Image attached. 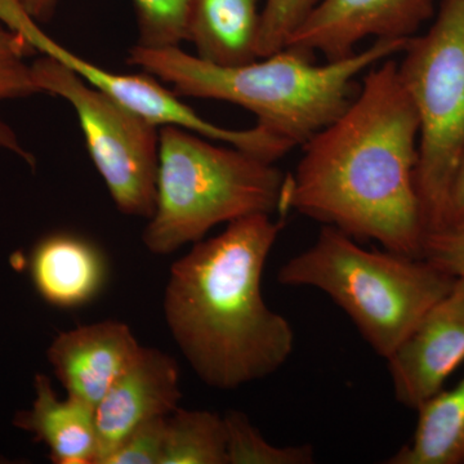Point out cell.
<instances>
[{"label": "cell", "mask_w": 464, "mask_h": 464, "mask_svg": "<svg viewBox=\"0 0 464 464\" xmlns=\"http://www.w3.org/2000/svg\"><path fill=\"white\" fill-rule=\"evenodd\" d=\"M32 66L42 93L74 109L92 161L119 212L149 219L157 204L160 128L53 58L41 54Z\"/></svg>", "instance_id": "obj_7"}, {"label": "cell", "mask_w": 464, "mask_h": 464, "mask_svg": "<svg viewBox=\"0 0 464 464\" xmlns=\"http://www.w3.org/2000/svg\"><path fill=\"white\" fill-rule=\"evenodd\" d=\"M179 366L158 348L142 347L96 406V464H102L137 426L167 417L181 400Z\"/></svg>", "instance_id": "obj_11"}, {"label": "cell", "mask_w": 464, "mask_h": 464, "mask_svg": "<svg viewBox=\"0 0 464 464\" xmlns=\"http://www.w3.org/2000/svg\"><path fill=\"white\" fill-rule=\"evenodd\" d=\"M401 54L399 76L420 118L415 182L430 234L442 227L464 155V0H441L432 25Z\"/></svg>", "instance_id": "obj_6"}, {"label": "cell", "mask_w": 464, "mask_h": 464, "mask_svg": "<svg viewBox=\"0 0 464 464\" xmlns=\"http://www.w3.org/2000/svg\"><path fill=\"white\" fill-rule=\"evenodd\" d=\"M450 227H464V155L449 190L441 228Z\"/></svg>", "instance_id": "obj_24"}, {"label": "cell", "mask_w": 464, "mask_h": 464, "mask_svg": "<svg viewBox=\"0 0 464 464\" xmlns=\"http://www.w3.org/2000/svg\"><path fill=\"white\" fill-rule=\"evenodd\" d=\"M35 53L32 44L21 34L0 23V103L42 93L34 79L32 63H27V57ZM0 150L16 155L29 166H35V158L3 118L2 112Z\"/></svg>", "instance_id": "obj_18"}, {"label": "cell", "mask_w": 464, "mask_h": 464, "mask_svg": "<svg viewBox=\"0 0 464 464\" xmlns=\"http://www.w3.org/2000/svg\"><path fill=\"white\" fill-rule=\"evenodd\" d=\"M32 409L18 411L14 424L47 445L57 464H96V409L82 400L58 399L51 380L36 374Z\"/></svg>", "instance_id": "obj_14"}, {"label": "cell", "mask_w": 464, "mask_h": 464, "mask_svg": "<svg viewBox=\"0 0 464 464\" xmlns=\"http://www.w3.org/2000/svg\"><path fill=\"white\" fill-rule=\"evenodd\" d=\"M422 258L454 279L464 280V227L441 228L427 234Z\"/></svg>", "instance_id": "obj_23"}, {"label": "cell", "mask_w": 464, "mask_h": 464, "mask_svg": "<svg viewBox=\"0 0 464 464\" xmlns=\"http://www.w3.org/2000/svg\"><path fill=\"white\" fill-rule=\"evenodd\" d=\"M285 174L235 146L177 125L159 130L157 204L142 234L150 253L168 256L213 227L279 212Z\"/></svg>", "instance_id": "obj_4"}, {"label": "cell", "mask_w": 464, "mask_h": 464, "mask_svg": "<svg viewBox=\"0 0 464 464\" xmlns=\"http://www.w3.org/2000/svg\"><path fill=\"white\" fill-rule=\"evenodd\" d=\"M285 221L235 219L174 262L164 317L192 371L212 389L235 390L276 373L292 355L295 332L262 295V275Z\"/></svg>", "instance_id": "obj_2"}, {"label": "cell", "mask_w": 464, "mask_h": 464, "mask_svg": "<svg viewBox=\"0 0 464 464\" xmlns=\"http://www.w3.org/2000/svg\"><path fill=\"white\" fill-rule=\"evenodd\" d=\"M420 118L387 58L366 72L362 87L335 121L304 145L286 174L279 215L297 212L353 239L422 258L427 230L415 170Z\"/></svg>", "instance_id": "obj_1"}, {"label": "cell", "mask_w": 464, "mask_h": 464, "mask_svg": "<svg viewBox=\"0 0 464 464\" xmlns=\"http://www.w3.org/2000/svg\"><path fill=\"white\" fill-rule=\"evenodd\" d=\"M408 41H374L324 65L314 63V54L290 47L244 65L217 66L181 47L136 44L127 61L172 85L179 97L224 101L248 110L258 125L295 148L347 109L357 76L401 53Z\"/></svg>", "instance_id": "obj_3"}, {"label": "cell", "mask_w": 464, "mask_h": 464, "mask_svg": "<svg viewBox=\"0 0 464 464\" xmlns=\"http://www.w3.org/2000/svg\"><path fill=\"white\" fill-rule=\"evenodd\" d=\"M166 418H152L137 426L119 442L102 464H161Z\"/></svg>", "instance_id": "obj_22"}, {"label": "cell", "mask_w": 464, "mask_h": 464, "mask_svg": "<svg viewBox=\"0 0 464 464\" xmlns=\"http://www.w3.org/2000/svg\"><path fill=\"white\" fill-rule=\"evenodd\" d=\"M139 25L137 44L179 47L188 39L191 0H133Z\"/></svg>", "instance_id": "obj_20"}, {"label": "cell", "mask_w": 464, "mask_h": 464, "mask_svg": "<svg viewBox=\"0 0 464 464\" xmlns=\"http://www.w3.org/2000/svg\"><path fill=\"white\" fill-rule=\"evenodd\" d=\"M0 23L21 34L36 53L63 63L81 76L85 83L108 94L116 102L148 119L159 128L177 125L273 163L295 149L288 141L258 124L249 130H231L213 124L188 108L179 100V94L167 90L158 78L149 72L119 74L78 56L51 38L39 23L27 14L20 0H0Z\"/></svg>", "instance_id": "obj_8"}, {"label": "cell", "mask_w": 464, "mask_h": 464, "mask_svg": "<svg viewBox=\"0 0 464 464\" xmlns=\"http://www.w3.org/2000/svg\"><path fill=\"white\" fill-rule=\"evenodd\" d=\"M265 0H191L188 39L198 56L217 66L259 58Z\"/></svg>", "instance_id": "obj_15"}, {"label": "cell", "mask_w": 464, "mask_h": 464, "mask_svg": "<svg viewBox=\"0 0 464 464\" xmlns=\"http://www.w3.org/2000/svg\"><path fill=\"white\" fill-rule=\"evenodd\" d=\"M435 14V0H320L286 47L340 60L365 39L413 38Z\"/></svg>", "instance_id": "obj_9"}, {"label": "cell", "mask_w": 464, "mask_h": 464, "mask_svg": "<svg viewBox=\"0 0 464 464\" xmlns=\"http://www.w3.org/2000/svg\"><path fill=\"white\" fill-rule=\"evenodd\" d=\"M30 277L39 295L58 308H78L94 301L109 276L108 259L93 241L70 231L43 237L34 246Z\"/></svg>", "instance_id": "obj_13"}, {"label": "cell", "mask_w": 464, "mask_h": 464, "mask_svg": "<svg viewBox=\"0 0 464 464\" xmlns=\"http://www.w3.org/2000/svg\"><path fill=\"white\" fill-rule=\"evenodd\" d=\"M319 3L320 0H265L259 58L285 48L293 34L297 32Z\"/></svg>", "instance_id": "obj_21"}, {"label": "cell", "mask_w": 464, "mask_h": 464, "mask_svg": "<svg viewBox=\"0 0 464 464\" xmlns=\"http://www.w3.org/2000/svg\"><path fill=\"white\" fill-rule=\"evenodd\" d=\"M140 348L127 324L105 320L60 333L47 357L67 396L96 409Z\"/></svg>", "instance_id": "obj_12"}, {"label": "cell", "mask_w": 464, "mask_h": 464, "mask_svg": "<svg viewBox=\"0 0 464 464\" xmlns=\"http://www.w3.org/2000/svg\"><path fill=\"white\" fill-rule=\"evenodd\" d=\"M224 420L227 464H311L315 459L311 445L270 444L243 411H228Z\"/></svg>", "instance_id": "obj_19"}, {"label": "cell", "mask_w": 464, "mask_h": 464, "mask_svg": "<svg viewBox=\"0 0 464 464\" xmlns=\"http://www.w3.org/2000/svg\"><path fill=\"white\" fill-rule=\"evenodd\" d=\"M20 2L36 23L45 24L54 16L63 0H20Z\"/></svg>", "instance_id": "obj_25"}, {"label": "cell", "mask_w": 464, "mask_h": 464, "mask_svg": "<svg viewBox=\"0 0 464 464\" xmlns=\"http://www.w3.org/2000/svg\"><path fill=\"white\" fill-rule=\"evenodd\" d=\"M161 464H227L224 417L179 408L167 415Z\"/></svg>", "instance_id": "obj_17"}, {"label": "cell", "mask_w": 464, "mask_h": 464, "mask_svg": "<svg viewBox=\"0 0 464 464\" xmlns=\"http://www.w3.org/2000/svg\"><path fill=\"white\" fill-rule=\"evenodd\" d=\"M277 282L328 295L387 360L456 279L424 258L365 249L324 226L313 246L280 267Z\"/></svg>", "instance_id": "obj_5"}, {"label": "cell", "mask_w": 464, "mask_h": 464, "mask_svg": "<svg viewBox=\"0 0 464 464\" xmlns=\"http://www.w3.org/2000/svg\"><path fill=\"white\" fill-rule=\"evenodd\" d=\"M464 362V280L433 304L387 359L393 393L417 411Z\"/></svg>", "instance_id": "obj_10"}, {"label": "cell", "mask_w": 464, "mask_h": 464, "mask_svg": "<svg viewBox=\"0 0 464 464\" xmlns=\"http://www.w3.org/2000/svg\"><path fill=\"white\" fill-rule=\"evenodd\" d=\"M413 438L389 464H464V375L417 409Z\"/></svg>", "instance_id": "obj_16"}]
</instances>
